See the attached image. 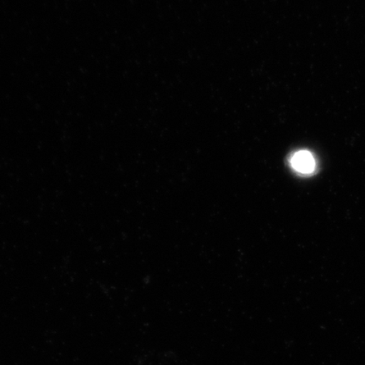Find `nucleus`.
<instances>
[{
    "label": "nucleus",
    "instance_id": "1",
    "mask_svg": "<svg viewBox=\"0 0 365 365\" xmlns=\"http://www.w3.org/2000/svg\"><path fill=\"white\" fill-rule=\"evenodd\" d=\"M290 164L294 170L304 175L312 173L316 168V160L308 150H299L292 156Z\"/></svg>",
    "mask_w": 365,
    "mask_h": 365
}]
</instances>
